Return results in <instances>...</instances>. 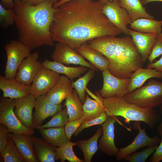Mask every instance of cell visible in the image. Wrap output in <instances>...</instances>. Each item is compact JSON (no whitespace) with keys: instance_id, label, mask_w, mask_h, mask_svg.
<instances>
[{"instance_id":"cell-1","label":"cell","mask_w":162,"mask_h":162,"mask_svg":"<svg viewBox=\"0 0 162 162\" xmlns=\"http://www.w3.org/2000/svg\"><path fill=\"white\" fill-rule=\"evenodd\" d=\"M104 4L98 0H74L55 8L50 29L53 40L75 49L94 39L122 33L103 13Z\"/></svg>"},{"instance_id":"cell-2","label":"cell","mask_w":162,"mask_h":162,"mask_svg":"<svg viewBox=\"0 0 162 162\" xmlns=\"http://www.w3.org/2000/svg\"><path fill=\"white\" fill-rule=\"evenodd\" d=\"M14 2L18 40L31 50L44 45L53 46L50 29L55 9L54 1L44 0L34 5L20 0Z\"/></svg>"},{"instance_id":"cell-3","label":"cell","mask_w":162,"mask_h":162,"mask_svg":"<svg viewBox=\"0 0 162 162\" xmlns=\"http://www.w3.org/2000/svg\"><path fill=\"white\" fill-rule=\"evenodd\" d=\"M88 46L103 54L108 59L110 73L118 78H130L143 62L131 38L107 36L87 42Z\"/></svg>"},{"instance_id":"cell-4","label":"cell","mask_w":162,"mask_h":162,"mask_svg":"<svg viewBox=\"0 0 162 162\" xmlns=\"http://www.w3.org/2000/svg\"><path fill=\"white\" fill-rule=\"evenodd\" d=\"M105 112L107 116H120L131 127L130 122L145 123L153 129L159 122L160 117L153 108H143L127 102L123 97L104 99Z\"/></svg>"},{"instance_id":"cell-5","label":"cell","mask_w":162,"mask_h":162,"mask_svg":"<svg viewBox=\"0 0 162 162\" xmlns=\"http://www.w3.org/2000/svg\"><path fill=\"white\" fill-rule=\"evenodd\" d=\"M128 102L143 108H153L162 104V82L152 79L147 84L123 96Z\"/></svg>"},{"instance_id":"cell-6","label":"cell","mask_w":162,"mask_h":162,"mask_svg":"<svg viewBox=\"0 0 162 162\" xmlns=\"http://www.w3.org/2000/svg\"><path fill=\"white\" fill-rule=\"evenodd\" d=\"M0 100V123L5 126L10 133L33 135L34 129L24 126L15 115L14 111L15 99L2 96Z\"/></svg>"},{"instance_id":"cell-7","label":"cell","mask_w":162,"mask_h":162,"mask_svg":"<svg viewBox=\"0 0 162 162\" xmlns=\"http://www.w3.org/2000/svg\"><path fill=\"white\" fill-rule=\"evenodd\" d=\"M7 60L4 72L7 79L15 78L16 73L22 61L31 53L28 48L18 40H11L5 44Z\"/></svg>"},{"instance_id":"cell-8","label":"cell","mask_w":162,"mask_h":162,"mask_svg":"<svg viewBox=\"0 0 162 162\" xmlns=\"http://www.w3.org/2000/svg\"><path fill=\"white\" fill-rule=\"evenodd\" d=\"M102 75L103 85L98 92L104 99L122 97L128 93L130 78L122 79L116 77L110 73L109 69L103 71Z\"/></svg>"},{"instance_id":"cell-9","label":"cell","mask_w":162,"mask_h":162,"mask_svg":"<svg viewBox=\"0 0 162 162\" xmlns=\"http://www.w3.org/2000/svg\"><path fill=\"white\" fill-rule=\"evenodd\" d=\"M103 12L110 22L122 33L130 35L127 26L132 20L126 10L120 6L118 0L108 1L104 4Z\"/></svg>"},{"instance_id":"cell-10","label":"cell","mask_w":162,"mask_h":162,"mask_svg":"<svg viewBox=\"0 0 162 162\" xmlns=\"http://www.w3.org/2000/svg\"><path fill=\"white\" fill-rule=\"evenodd\" d=\"M116 122L125 127L120 121L119 116H107L106 120L101 124L103 135L98 141V148L102 153L110 157L116 156L119 150L114 142V124Z\"/></svg>"},{"instance_id":"cell-11","label":"cell","mask_w":162,"mask_h":162,"mask_svg":"<svg viewBox=\"0 0 162 162\" xmlns=\"http://www.w3.org/2000/svg\"><path fill=\"white\" fill-rule=\"evenodd\" d=\"M51 57L53 61L63 64L79 65L98 71L90 63L86 61L75 49L64 43L58 42L55 45Z\"/></svg>"},{"instance_id":"cell-12","label":"cell","mask_w":162,"mask_h":162,"mask_svg":"<svg viewBox=\"0 0 162 162\" xmlns=\"http://www.w3.org/2000/svg\"><path fill=\"white\" fill-rule=\"evenodd\" d=\"M60 74L42 65L31 86V93L37 98L45 95L56 83Z\"/></svg>"},{"instance_id":"cell-13","label":"cell","mask_w":162,"mask_h":162,"mask_svg":"<svg viewBox=\"0 0 162 162\" xmlns=\"http://www.w3.org/2000/svg\"><path fill=\"white\" fill-rule=\"evenodd\" d=\"M140 122L134 124L135 127H137L139 130L138 133L131 143L124 148L119 149L116 156L117 160L120 161L123 159L127 156L140 148L157 145L160 142V138L158 136H154L152 138L148 136L146 133L145 128H141L140 125Z\"/></svg>"},{"instance_id":"cell-14","label":"cell","mask_w":162,"mask_h":162,"mask_svg":"<svg viewBox=\"0 0 162 162\" xmlns=\"http://www.w3.org/2000/svg\"><path fill=\"white\" fill-rule=\"evenodd\" d=\"M38 52L31 54L22 62L18 69L15 79L24 84L30 86L42 66L38 61Z\"/></svg>"},{"instance_id":"cell-15","label":"cell","mask_w":162,"mask_h":162,"mask_svg":"<svg viewBox=\"0 0 162 162\" xmlns=\"http://www.w3.org/2000/svg\"><path fill=\"white\" fill-rule=\"evenodd\" d=\"M36 98L32 94L15 99L14 111L22 124L29 129H34L33 109Z\"/></svg>"},{"instance_id":"cell-16","label":"cell","mask_w":162,"mask_h":162,"mask_svg":"<svg viewBox=\"0 0 162 162\" xmlns=\"http://www.w3.org/2000/svg\"><path fill=\"white\" fill-rule=\"evenodd\" d=\"M64 105L56 104L50 102L46 94L36 98L34 106L35 112L33 117V129H36L42 125L43 121L48 117L62 109Z\"/></svg>"},{"instance_id":"cell-17","label":"cell","mask_w":162,"mask_h":162,"mask_svg":"<svg viewBox=\"0 0 162 162\" xmlns=\"http://www.w3.org/2000/svg\"><path fill=\"white\" fill-rule=\"evenodd\" d=\"M72 81L66 76L60 75L56 83L46 94L48 100L55 104H61L73 92Z\"/></svg>"},{"instance_id":"cell-18","label":"cell","mask_w":162,"mask_h":162,"mask_svg":"<svg viewBox=\"0 0 162 162\" xmlns=\"http://www.w3.org/2000/svg\"><path fill=\"white\" fill-rule=\"evenodd\" d=\"M0 89L2 91V96L17 99L31 94V86L19 82L15 78L7 79L0 75Z\"/></svg>"},{"instance_id":"cell-19","label":"cell","mask_w":162,"mask_h":162,"mask_svg":"<svg viewBox=\"0 0 162 162\" xmlns=\"http://www.w3.org/2000/svg\"><path fill=\"white\" fill-rule=\"evenodd\" d=\"M129 32L144 63L151 53L157 34L142 33L130 29Z\"/></svg>"},{"instance_id":"cell-20","label":"cell","mask_w":162,"mask_h":162,"mask_svg":"<svg viewBox=\"0 0 162 162\" xmlns=\"http://www.w3.org/2000/svg\"><path fill=\"white\" fill-rule=\"evenodd\" d=\"M8 136L11 139L26 162H39L34 152L31 135L8 132Z\"/></svg>"},{"instance_id":"cell-21","label":"cell","mask_w":162,"mask_h":162,"mask_svg":"<svg viewBox=\"0 0 162 162\" xmlns=\"http://www.w3.org/2000/svg\"><path fill=\"white\" fill-rule=\"evenodd\" d=\"M86 91L94 100L92 99L87 94L86 95V100L82 105L84 121L95 118L102 112L105 111L104 99L98 92L95 91V95L91 92L87 87L86 88Z\"/></svg>"},{"instance_id":"cell-22","label":"cell","mask_w":162,"mask_h":162,"mask_svg":"<svg viewBox=\"0 0 162 162\" xmlns=\"http://www.w3.org/2000/svg\"><path fill=\"white\" fill-rule=\"evenodd\" d=\"M75 50L97 69L103 71L109 69V62L107 58L100 52L89 47L87 43L82 44Z\"/></svg>"},{"instance_id":"cell-23","label":"cell","mask_w":162,"mask_h":162,"mask_svg":"<svg viewBox=\"0 0 162 162\" xmlns=\"http://www.w3.org/2000/svg\"><path fill=\"white\" fill-rule=\"evenodd\" d=\"M34 152L39 162H55L56 147L43 139L31 135Z\"/></svg>"},{"instance_id":"cell-24","label":"cell","mask_w":162,"mask_h":162,"mask_svg":"<svg viewBox=\"0 0 162 162\" xmlns=\"http://www.w3.org/2000/svg\"><path fill=\"white\" fill-rule=\"evenodd\" d=\"M153 78L162 79V72L154 69L139 68L132 74L127 88L128 92L141 87L148 80Z\"/></svg>"},{"instance_id":"cell-25","label":"cell","mask_w":162,"mask_h":162,"mask_svg":"<svg viewBox=\"0 0 162 162\" xmlns=\"http://www.w3.org/2000/svg\"><path fill=\"white\" fill-rule=\"evenodd\" d=\"M42 65L58 74H62L68 77L71 81L75 78L79 77L88 69L87 67L81 66L78 67H70L63 64L45 59Z\"/></svg>"},{"instance_id":"cell-26","label":"cell","mask_w":162,"mask_h":162,"mask_svg":"<svg viewBox=\"0 0 162 162\" xmlns=\"http://www.w3.org/2000/svg\"><path fill=\"white\" fill-rule=\"evenodd\" d=\"M103 133L102 127H99L94 134L87 140H79L75 142L82 150L84 155L83 162H91L92 158L99 149L98 140Z\"/></svg>"},{"instance_id":"cell-27","label":"cell","mask_w":162,"mask_h":162,"mask_svg":"<svg viewBox=\"0 0 162 162\" xmlns=\"http://www.w3.org/2000/svg\"><path fill=\"white\" fill-rule=\"evenodd\" d=\"M130 27L138 32L158 34L161 33L162 20L140 18L133 21L130 24Z\"/></svg>"},{"instance_id":"cell-28","label":"cell","mask_w":162,"mask_h":162,"mask_svg":"<svg viewBox=\"0 0 162 162\" xmlns=\"http://www.w3.org/2000/svg\"><path fill=\"white\" fill-rule=\"evenodd\" d=\"M43 139L56 147H60L69 141L64 128H44L39 130Z\"/></svg>"},{"instance_id":"cell-29","label":"cell","mask_w":162,"mask_h":162,"mask_svg":"<svg viewBox=\"0 0 162 162\" xmlns=\"http://www.w3.org/2000/svg\"><path fill=\"white\" fill-rule=\"evenodd\" d=\"M120 6L125 9L132 21L140 18L154 19L142 4L141 0H118Z\"/></svg>"},{"instance_id":"cell-30","label":"cell","mask_w":162,"mask_h":162,"mask_svg":"<svg viewBox=\"0 0 162 162\" xmlns=\"http://www.w3.org/2000/svg\"><path fill=\"white\" fill-rule=\"evenodd\" d=\"M65 100L64 105L67 109L69 121L83 117V105L75 89Z\"/></svg>"},{"instance_id":"cell-31","label":"cell","mask_w":162,"mask_h":162,"mask_svg":"<svg viewBox=\"0 0 162 162\" xmlns=\"http://www.w3.org/2000/svg\"><path fill=\"white\" fill-rule=\"evenodd\" d=\"M76 145L75 142L68 141L64 145L57 148L56 149L55 160H60L61 162L67 160L70 162H83V160L78 158L75 154L73 148Z\"/></svg>"},{"instance_id":"cell-32","label":"cell","mask_w":162,"mask_h":162,"mask_svg":"<svg viewBox=\"0 0 162 162\" xmlns=\"http://www.w3.org/2000/svg\"><path fill=\"white\" fill-rule=\"evenodd\" d=\"M96 71L92 68H89L83 76L75 81L72 82V86L77 92L82 104H83L86 100V91L87 86L89 81L94 76Z\"/></svg>"},{"instance_id":"cell-33","label":"cell","mask_w":162,"mask_h":162,"mask_svg":"<svg viewBox=\"0 0 162 162\" xmlns=\"http://www.w3.org/2000/svg\"><path fill=\"white\" fill-rule=\"evenodd\" d=\"M0 153L4 162H26L14 143L9 136L7 143Z\"/></svg>"},{"instance_id":"cell-34","label":"cell","mask_w":162,"mask_h":162,"mask_svg":"<svg viewBox=\"0 0 162 162\" xmlns=\"http://www.w3.org/2000/svg\"><path fill=\"white\" fill-rule=\"evenodd\" d=\"M69 121L67 108L58 111L52 116L51 119L46 124L38 127L36 129L52 128H63Z\"/></svg>"},{"instance_id":"cell-35","label":"cell","mask_w":162,"mask_h":162,"mask_svg":"<svg viewBox=\"0 0 162 162\" xmlns=\"http://www.w3.org/2000/svg\"><path fill=\"white\" fill-rule=\"evenodd\" d=\"M158 146L157 145L148 147L140 152H134L128 155L123 159L130 162H145L148 157L154 152Z\"/></svg>"},{"instance_id":"cell-36","label":"cell","mask_w":162,"mask_h":162,"mask_svg":"<svg viewBox=\"0 0 162 162\" xmlns=\"http://www.w3.org/2000/svg\"><path fill=\"white\" fill-rule=\"evenodd\" d=\"M15 13L14 9L4 8L0 4V26L6 28L15 24Z\"/></svg>"},{"instance_id":"cell-37","label":"cell","mask_w":162,"mask_h":162,"mask_svg":"<svg viewBox=\"0 0 162 162\" xmlns=\"http://www.w3.org/2000/svg\"><path fill=\"white\" fill-rule=\"evenodd\" d=\"M107 116L105 111L102 112L98 116L92 119L84 121L74 133L75 136H77L83 130L91 126L101 124L103 123L107 118Z\"/></svg>"},{"instance_id":"cell-38","label":"cell","mask_w":162,"mask_h":162,"mask_svg":"<svg viewBox=\"0 0 162 162\" xmlns=\"http://www.w3.org/2000/svg\"><path fill=\"white\" fill-rule=\"evenodd\" d=\"M161 55H162V32L157 35L155 43L147 59L150 63H152L156 58Z\"/></svg>"},{"instance_id":"cell-39","label":"cell","mask_w":162,"mask_h":162,"mask_svg":"<svg viewBox=\"0 0 162 162\" xmlns=\"http://www.w3.org/2000/svg\"><path fill=\"white\" fill-rule=\"evenodd\" d=\"M85 120L83 117L71 121H69L64 126L65 131L69 140L70 141L72 135Z\"/></svg>"},{"instance_id":"cell-40","label":"cell","mask_w":162,"mask_h":162,"mask_svg":"<svg viewBox=\"0 0 162 162\" xmlns=\"http://www.w3.org/2000/svg\"><path fill=\"white\" fill-rule=\"evenodd\" d=\"M10 130L4 124H0V152L4 149L8 142V134Z\"/></svg>"},{"instance_id":"cell-41","label":"cell","mask_w":162,"mask_h":162,"mask_svg":"<svg viewBox=\"0 0 162 162\" xmlns=\"http://www.w3.org/2000/svg\"><path fill=\"white\" fill-rule=\"evenodd\" d=\"M162 160V139L149 160V162H159Z\"/></svg>"},{"instance_id":"cell-42","label":"cell","mask_w":162,"mask_h":162,"mask_svg":"<svg viewBox=\"0 0 162 162\" xmlns=\"http://www.w3.org/2000/svg\"><path fill=\"white\" fill-rule=\"evenodd\" d=\"M147 68L154 69L158 71L162 72V55L158 61L148 64Z\"/></svg>"},{"instance_id":"cell-43","label":"cell","mask_w":162,"mask_h":162,"mask_svg":"<svg viewBox=\"0 0 162 162\" xmlns=\"http://www.w3.org/2000/svg\"><path fill=\"white\" fill-rule=\"evenodd\" d=\"M23 2L26 4L31 5H34L37 4L40 2L44 0H21ZM56 3L60 0H53Z\"/></svg>"},{"instance_id":"cell-44","label":"cell","mask_w":162,"mask_h":162,"mask_svg":"<svg viewBox=\"0 0 162 162\" xmlns=\"http://www.w3.org/2000/svg\"><path fill=\"white\" fill-rule=\"evenodd\" d=\"M2 3L7 7L14 9V2L13 0H1Z\"/></svg>"},{"instance_id":"cell-45","label":"cell","mask_w":162,"mask_h":162,"mask_svg":"<svg viewBox=\"0 0 162 162\" xmlns=\"http://www.w3.org/2000/svg\"><path fill=\"white\" fill-rule=\"evenodd\" d=\"M160 111L162 115V104L159 106ZM157 131L159 135L162 137V119L160 124L158 126Z\"/></svg>"},{"instance_id":"cell-46","label":"cell","mask_w":162,"mask_h":162,"mask_svg":"<svg viewBox=\"0 0 162 162\" xmlns=\"http://www.w3.org/2000/svg\"><path fill=\"white\" fill-rule=\"evenodd\" d=\"M74 0H60L58 2L54 3L53 7L54 8H56L61 4L69 1Z\"/></svg>"},{"instance_id":"cell-47","label":"cell","mask_w":162,"mask_h":162,"mask_svg":"<svg viewBox=\"0 0 162 162\" xmlns=\"http://www.w3.org/2000/svg\"><path fill=\"white\" fill-rule=\"evenodd\" d=\"M142 4L143 5L148 3L154 2H162V0H141Z\"/></svg>"},{"instance_id":"cell-48","label":"cell","mask_w":162,"mask_h":162,"mask_svg":"<svg viewBox=\"0 0 162 162\" xmlns=\"http://www.w3.org/2000/svg\"><path fill=\"white\" fill-rule=\"evenodd\" d=\"M104 4H105L108 1H112V0H98Z\"/></svg>"},{"instance_id":"cell-49","label":"cell","mask_w":162,"mask_h":162,"mask_svg":"<svg viewBox=\"0 0 162 162\" xmlns=\"http://www.w3.org/2000/svg\"></svg>"}]
</instances>
